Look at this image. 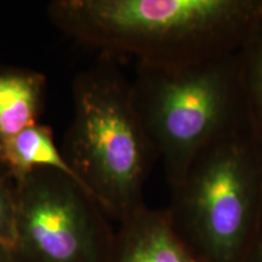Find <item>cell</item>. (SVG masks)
<instances>
[{
  "instance_id": "6da1fadb",
  "label": "cell",
  "mask_w": 262,
  "mask_h": 262,
  "mask_svg": "<svg viewBox=\"0 0 262 262\" xmlns=\"http://www.w3.org/2000/svg\"><path fill=\"white\" fill-rule=\"evenodd\" d=\"M49 16L106 55L185 66L241 50L262 27V0H57Z\"/></svg>"
},
{
  "instance_id": "7a4b0ae2",
  "label": "cell",
  "mask_w": 262,
  "mask_h": 262,
  "mask_svg": "<svg viewBox=\"0 0 262 262\" xmlns=\"http://www.w3.org/2000/svg\"><path fill=\"white\" fill-rule=\"evenodd\" d=\"M74 118L66 162L108 219L120 224L145 208L143 191L158 159L137 113L131 81L111 55L73 84Z\"/></svg>"
},
{
  "instance_id": "3957f363",
  "label": "cell",
  "mask_w": 262,
  "mask_h": 262,
  "mask_svg": "<svg viewBox=\"0 0 262 262\" xmlns=\"http://www.w3.org/2000/svg\"><path fill=\"white\" fill-rule=\"evenodd\" d=\"M136 111L170 188L216 140L249 126L238 52L196 63H137Z\"/></svg>"
},
{
  "instance_id": "277c9868",
  "label": "cell",
  "mask_w": 262,
  "mask_h": 262,
  "mask_svg": "<svg viewBox=\"0 0 262 262\" xmlns=\"http://www.w3.org/2000/svg\"><path fill=\"white\" fill-rule=\"evenodd\" d=\"M261 208L262 142L245 126L195 157L166 210L199 262H245Z\"/></svg>"
},
{
  "instance_id": "5b68a950",
  "label": "cell",
  "mask_w": 262,
  "mask_h": 262,
  "mask_svg": "<svg viewBox=\"0 0 262 262\" xmlns=\"http://www.w3.org/2000/svg\"><path fill=\"white\" fill-rule=\"evenodd\" d=\"M15 242L21 262H108L110 219L79 182L38 168L16 181Z\"/></svg>"
},
{
  "instance_id": "8992f818",
  "label": "cell",
  "mask_w": 262,
  "mask_h": 262,
  "mask_svg": "<svg viewBox=\"0 0 262 262\" xmlns=\"http://www.w3.org/2000/svg\"><path fill=\"white\" fill-rule=\"evenodd\" d=\"M108 262H199L173 229L166 209L142 208L120 224Z\"/></svg>"
},
{
  "instance_id": "52a82bcc",
  "label": "cell",
  "mask_w": 262,
  "mask_h": 262,
  "mask_svg": "<svg viewBox=\"0 0 262 262\" xmlns=\"http://www.w3.org/2000/svg\"><path fill=\"white\" fill-rule=\"evenodd\" d=\"M45 85L38 72L0 68V142L38 123Z\"/></svg>"
},
{
  "instance_id": "ba28073f",
  "label": "cell",
  "mask_w": 262,
  "mask_h": 262,
  "mask_svg": "<svg viewBox=\"0 0 262 262\" xmlns=\"http://www.w3.org/2000/svg\"><path fill=\"white\" fill-rule=\"evenodd\" d=\"M0 164L15 181L34 169L50 168L67 173L79 182L57 148L51 127L38 123L0 142Z\"/></svg>"
},
{
  "instance_id": "9c48e42d",
  "label": "cell",
  "mask_w": 262,
  "mask_h": 262,
  "mask_svg": "<svg viewBox=\"0 0 262 262\" xmlns=\"http://www.w3.org/2000/svg\"><path fill=\"white\" fill-rule=\"evenodd\" d=\"M238 58L249 126L262 142V27L245 41Z\"/></svg>"
},
{
  "instance_id": "30bf717a",
  "label": "cell",
  "mask_w": 262,
  "mask_h": 262,
  "mask_svg": "<svg viewBox=\"0 0 262 262\" xmlns=\"http://www.w3.org/2000/svg\"><path fill=\"white\" fill-rule=\"evenodd\" d=\"M16 206V181L0 164V242L10 247L15 242Z\"/></svg>"
},
{
  "instance_id": "8fae6325",
  "label": "cell",
  "mask_w": 262,
  "mask_h": 262,
  "mask_svg": "<svg viewBox=\"0 0 262 262\" xmlns=\"http://www.w3.org/2000/svg\"><path fill=\"white\" fill-rule=\"evenodd\" d=\"M245 262H262V208L258 217L257 227L255 231V235L251 243L250 250Z\"/></svg>"
},
{
  "instance_id": "7c38bea8",
  "label": "cell",
  "mask_w": 262,
  "mask_h": 262,
  "mask_svg": "<svg viewBox=\"0 0 262 262\" xmlns=\"http://www.w3.org/2000/svg\"><path fill=\"white\" fill-rule=\"evenodd\" d=\"M0 262H21L16 256L14 249L10 245L0 242Z\"/></svg>"
}]
</instances>
